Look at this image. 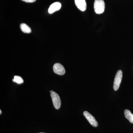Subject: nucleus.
I'll list each match as a JSON object with an SVG mask.
<instances>
[{"label":"nucleus","mask_w":133,"mask_h":133,"mask_svg":"<svg viewBox=\"0 0 133 133\" xmlns=\"http://www.w3.org/2000/svg\"><path fill=\"white\" fill-rule=\"evenodd\" d=\"M105 4L104 0H95L94 3V9L95 13L100 14L104 12Z\"/></svg>","instance_id":"f257e3e1"},{"label":"nucleus","mask_w":133,"mask_h":133,"mask_svg":"<svg viewBox=\"0 0 133 133\" xmlns=\"http://www.w3.org/2000/svg\"><path fill=\"white\" fill-rule=\"evenodd\" d=\"M122 78V72L121 70H119L117 71L114 79L113 88L115 91H116L118 90Z\"/></svg>","instance_id":"f03ea898"},{"label":"nucleus","mask_w":133,"mask_h":133,"mask_svg":"<svg viewBox=\"0 0 133 133\" xmlns=\"http://www.w3.org/2000/svg\"><path fill=\"white\" fill-rule=\"evenodd\" d=\"M50 95L54 107L56 109H59L61 105V99L59 95L55 92L53 91L51 93Z\"/></svg>","instance_id":"7ed1b4c3"},{"label":"nucleus","mask_w":133,"mask_h":133,"mask_svg":"<svg viewBox=\"0 0 133 133\" xmlns=\"http://www.w3.org/2000/svg\"><path fill=\"white\" fill-rule=\"evenodd\" d=\"M83 115L91 125L94 127H97L98 126L97 122L95 118L90 113L87 111H85L83 113Z\"/></svg>","instance_id":"20e7f679"},{"label":"nucleus","mask_w":133,"mask_h":133,"mask_svg":"<svg viewBox=\"0 0 133 133\" xmlns=\"http://www.w3.org/2000/svg\"><path fill=\"white\" fill-rule=\"evenodd\" d=\"M53 71L56 74L59 75H63L65 73L64 67L59 63H56L53 66Z\"/></svg>","instance_id":"39448f33"},{"label":"nucleus","mask_w":133,"mask_h":133,"mask_svg":"<svg viewBox=\"0 0 133 133\" xmlns=\"http://www.w3.org/2000/svg\"><path fill=\"white\" fill-rule=\"evenodd\" d=\"M75 3L76 6L79 10L83 12L85 11L87 8L85 0H75Z\"/></svg>","instance_id":"423d86ee"},{"label":"nucleus","mask_w":133,"mask_h":133,"mask_svg":"<svg viewBox=\"0 0 133 133\" xmlns=\"http://www.w3.org/2000/svg\"><path fill=\"white\" fill-rule=\"evenodd\" d=\"M61 7H62V5L59 2L54 3L50 6L48 10V12L50 14H52L54 12L59 10L61 8Z\"/></svg>","instance_id":"0eeeda50"},{"label":"nucleus","mask_w":133,"mask_h":133,"mask_svg":"<svg viewBox=\"0 0 133 133\" xmlns=\"http://www.w3.org/2000/svg\"><path fill=\"white\" fill-rule=\"evenodd\" d=\"M124 115L126 118L133 124V114L128 109H125L124 111Z\"/></svg>","instance_id":"6e6552de"},{"label":"nucleus","mask_w":133,"mask_h":133,"mask_svg":"<svg viewBox=\"0 0 133 133\" xmlns=\"http://www.w3.org/2000/svg\"><path fill=\"white\" fill-rule=\"evenodd\" d=\"M20 28L23 32L24 33H29L31 31V28L25 23H23L20 25Z\"/></svg>","instance_id":"1a4fd4ad"},{"label":"nucleus","mask_w":133,"mask_h":133,"mask_svg":"<svg viewBox=\"0 0 133 133\" xmlns=\"http://www.w3.org/2000/svg\"><path fill=\"white\" fill-rule=\"evenodd\" d=\"M13 81L18 84H22L24 82L23 78L19 76H15L14 79H13Z\"/></svg>","instance_id":"9d476101"},{"label":"nucleus","mask_w":133,"mask_h":133,"mask_svg":"<svg viewBox=\"0 0 133 133\" xmlns=\"http://www.w3.org/2000/svg\"><path fill=\"white\" fill-rule=\"evenodd\" d=\"M22 1L26 2L32 3L35 2L36 0H22Z\"/></svg>","instance_id":"9b49d317"},{"label":"nucleus","mask_w":133,"mask_h":133,"mask_svg":"<svg viewBox=\"0 0 133 133\" xmlns=\"http://www.w3.org/2000/svg\"><path fill=\"white\" fill-rule=\"evenodd\" d=\"M53 90H51V91H50V93H52V92H53Z\"/></svg>","instance_id":"f8f14e48"},{"label":"nucleus","mask_w":133,"mask_h":133,"mask_svg":"<svg viewBox=\"0 0 133 133\" xmlns=\"http://www.w3.org/2000/svg\"><path fill=\"white\" fill-rule=\"evenodd\" d=\"M2 112L1 110H0V114H1Z\"/></svg>","instance_id":"ddd939ff"},{"label":"nucleus","mask_w":133,"mask_h":133,"mask_svg":"<svg viewBox=\"0 0 133 133\" xmlns=\"http://www.w3.org/2000/svg\"><path fill=\"white\" fill-rule=\"evenodd\" d=\"M44 133V132H40V133Z\"/></svg>","instance_id":"4468645a"}]
</instances>
